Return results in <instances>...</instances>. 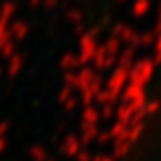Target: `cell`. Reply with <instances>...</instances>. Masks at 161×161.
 <instances>
[{
	"instance_id": "1",
	"label": "cell",
	"mask_w": 161,
	"mask_h": 161,
	"mask_svg": "<svg viewBox=\"0 0 161 161\" xmlns=\"http://www.w3.org/2000/svg\"><path fill=\"white\" fill-rule=\"evenodd\" d=\"M109 161H161V48L147 70L131 124Z\"/></svg>"
}]
</instances>
